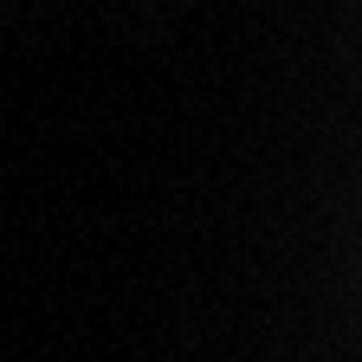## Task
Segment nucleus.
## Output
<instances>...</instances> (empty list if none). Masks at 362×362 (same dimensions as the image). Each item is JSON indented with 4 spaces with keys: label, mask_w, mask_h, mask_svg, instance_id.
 <instances>
[]
</instances>
